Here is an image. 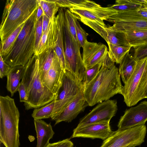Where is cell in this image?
Here are the masks:
<instances>
[{
	"label": "cell",
	"instance_id": "obj_44",
	"mask_svg": "<svg viewBox=\"0 0 147 147\" xmlns=\"http://www.w3.org/2000/svg\"><path fill=\"white\" fill-rule=\"evenodd\" d=\"M147 98V80L144 94L142 96V99Z\"/></svg>",
	"mask_w": 147,
	"mask_h": 147
},
{
	"label": "cell",
	"instance_id": "obj_35",
	"mask_svg": "<svg viewBox=\"0 0 147 147\" xmlns=\"http://www.w3.org/2000/svg\"><path fill=\"white\" fill-rule=\"evenodd\" d=\"M74 16L77 40L81 47L83 48L87 41V37L88 34L81 26L77 20V16L74 14Z\"/></svg>",
	"mask_w": 147,
	"mask_h": 147
},
{
	"label": "cell",
	"instance_id": "obj_24",
	"mask_svg": "<svg viewBox=\"0 0 147 147\" xmlns=\"http://www.w3.org/2000/svg\"><path fill=\"white\" fill-rule=\"evenodd\" d=\"M141 18H147V12L142 7L117 12V13L109 17L106 21L114 23L119 21L133 20Z\"/></svg>",
	"mask_w": 147,
	"mask_h": 147
},
{
	"label": "cell",
	"instance_id": "obj_40",
	"mask_svg": "<svg viewBox=\"0 0 147 147\" xmlns=\"http://www.w3.org/2000/svg\"><path fill=\"white\" fill-rule=\"evenodd\" d=\"M74 144L69 139L67 138L53 143H49L46 147H73Z\"/></svg>",
	"mask_w": 147,
	"mask_h": 147
},
{
	"label": "cell",
	"instance_id": "obj_32",
	"mask_svg": "<svg viewBox=\"0 0 147 147\" xmlns=\"http://www.w3.org/2000/svg\"><path fill=\"white\" fill-rule=\"evenodd\" d=\"M83 24L90 27L102 37L107 42V32L105 27L99 23L93 21H92L82 18H78Z\"/></svg>",
	"mask_w": 147,
	"mask_h": 147
},
{
	"label": "cell",
	"instance_id": "obj_20",
	"mask_svg": "<svg viewBox=\"0 0 147 147\" xmlns=\"http://www.w3.org/2000/svg\"><path fill=\"white\" fill-rule=\"evenodd\" d=\"M117 33L123 39L126 46L135 48L147 44V30H132L123 33Z\"/></svg>",
	"mask_w": 147,
	"mask_h": 147
},
{
	"label": "cell",
	"instance_id": "obj_2",
	"mask_svg": "<svg viewBox=\"0 0 147 147\" xmlns=\"http://www.w3.org/2000/svg\"><path fill=\"white\" fill-rule=\"evenodd\" d=\"M21 82L26 89L28 100L24 103L25 109L39 108L53 100L56 95L44 84L41 79L38 60L33 56L26 65Z\"/></svg>",
	"mask_w": 147,
	"mask_h": 147
},
{
	"label": "cell",
	"instance_id": "obj_30",
	"mask_svg": "<svg viewBox=\"0 0 147 147\" xmlns=\"http://www.w3.org/2000/svg\"><path fill=\"white\" fill-rule=\"evenodd\" d=\"M55 99L48 104L40 108L34 109L32 114L34 119H41L51 118L55 105Z\"/></svg>",
	"mask_w": 147,
	"mask_h": 147
},
{
	"label": "cell",
	"instance_id": "obj_6",
	"mask_svg": "<svg viewBox=\"0 0 147 147\" xmlns=\"http://www.w3.org/2000/svg\"><path fill=\"white\" fill-rule=\"evenodd\" d=\"M63 28L66 70L70 72L83 84L86 68L80 53L81 47L78 41L71 36L64 16Z\"/></svg>",
	"mask_w": 147,
	"mask_h": 147
},
{
	"label": "cell",
	"instance_id": "obj_38",
	"mask_svg": "<svg viewBox=\"0 0 147 147\" xmlns=\"http://www.w3.org/2000/svg\"><path fill=\"white\" fill-rule=\"evenodd\" d=\"M134 49L133 56L137 60L147 56V44Z\"/></svg>",
	"mask_w": 147,
	"mask_h": 147
},
{
	"label": "cell",
	"instance_id": "obj_26",
	"mask_svg": "<svg viewBox=\"0 0 147 147\" xmlns=\"http://www.w3.org/2000/svg\"><path fill=\"white\" fill-rule=\"evenodd\" d=\"M59 7L72 8L92 9L100 6L95 2L87 0H52Z\"/></svg>",
	"mask_w": 147,
	"mask_h": 147
},
{
	"label": "cell",
	"instance_id": "obj_1",
	"mask_svg": "<svg viewBox=\"0 0 147 147\" xmlns=\"http://www.w3.org/2000/svg\"><path fill=\"white\" fill-rule=\"evenodd\" d=\"M122 87L118 69L108 52L98 73L84 87V96L89 106H92L120 94Z\"/></svg>",
	"mask_w": 147,
	"mask_h": 147
},
{
	"label": "cell",
	"instance_id": "obj_22",
	"mask_svg": "<svg viewBox=\"0 0 147 147\" xmlns=\"http://www.w3.org/2000/svg\"><path fill=\"white\" fill-rule=\"evenodd\" d=\"M54 46L46 49L41 54L36 56L38 60L39 69L42 81L52 63L54 57Z\"/></svg>",
	"mask_w": 147,
	"mask_h": 147
},
{
	"label": "cell",
	"instance_id": "obj_43",
	"mask_svg": "<svg viewBox=\"0 0 147 147\" xmlns=\"http://www.w3.org/2000/svg\"><path fill=\"white\" fill-rule=\"evenodd\" d=\"M38 5L37 9L36 14V20L37 21L42 16L44 13L39 3V0H38Z\"/></svg>",
	"mask_w": 147,
	"mask_h": 147
},
{
	"label": "cell",
	"instance_id": "obj_41",
	"mask_svg": "<svg viewBox=\"0 0 147 147\" xmlns=\"http://www.w3.org/2000/svg\"><path fill=\"white\" fill-rule=\"evenodd\" d=\"M18 91L20 95V101L26 102L28 100V97L26 89L24 85L22 82H20Z\"/></svg>",
	"mask_w": 147,
	"mask_h": 147
},
{
	"label": "cell",
	"instance_id": "obj_19",
	"mask_svg": "<svg viewBox=\"0 0 147 147\" xmlns=\"http://www.w3.org/2000/svg\"><path fill=\"white\" fill-rule=\"evenodd\" d=\"M34 123L37 138L36 147H46L55 134L51 123H47L41 119H36Z\"/></svg>",
	"mask_w": 147,
	"mask_h": 147
},
{
	"label": "cell",
	"instance_id": "obj_21",
	"mask_svg": "<svg viewBox=\"0 0 147 147\" xmlns=\"http://www.w3.org/2000/svg\"><path fill=\"white\" fill-rule=\"evenodd\" d=\"M26 68L25 66H17L12 68L7 75L6 88L13 96L18 91L22 79Z\"/></svg>",
	"mask_w": 147,
	"mask_h": 147
},
{
	"label": "cell",
	"instance_id": "obj_28",
	"mask_svg": "<svg viewBox=\"0 0 147 147\" xmlns=\"http://www.w3.org/2000/svg\"><path fill=\"white\" fill-rule=\"evenodd\" d=\"M143 6L142 0H117L110 6L117 12L139 8Z\"/></svg>",
	"mask_w": 147,
	"mask_h": 147
},
{
	"label": "cell",
	"instance_id": "obj_9",
	"mask_svg": "<svg viewBox=\"0 0 147 147\" xmlns=\"http://www.w3.org/2000/svg\"><path fill=\"white\" fill-rule=\"evenodd\" d=\"M147 65V56L137 60L135 69L124 85L123 86L120 94L123 96L124 102L129 107L133 106L135 97L143 91L146 80L143 75Z\"/></svg>",
	"mask_w": 147,
	"mask_h": 147
},
{
	"label": "cell",
	"instance_id": "obj_7",
	"mask_svg": "<svg viewBox=\"0 0 147 147\" xmlns=\"http://www.w3.org/2000/svg\"><path fill=\"white\" fill-rule=\"evenodd\" d=\"M83 84L70 72L66 70L62 85L55 98L52 120L74 100L84 89Z\"/></svg>",
	"mask_w": 147,
	"mask_h": 147
},
{
	"label": "cell",
	"instance_id": "obj_16",
	"mask_svg": "<svg viewBox=\"0 0 147 147\" xmlns=\"http://www.w3.org/2000/svg\"><path fill=\"white\" fill-rule=\"evenodd\" d=\"M57 34L54 46L56 53L59 59L62 67L66 70L65 57L63 35V22L64 11L63 8L60 7L58 13L56 16Z\"/></svg>",
	"mask_w": 147,
	"mask_h": 147
},
{
	"label": "cell",
	"instance_id": "obj_45",
	"mask_svg": "<svg viewBox=\"0 0 147 147\" xmlns=\"http://www.w3.org/2000/svg\"><path fill=\"white\" fill-rule=\"evenodd\" d=\"M143 6H147V0H144Z\"/></svg>",
	"mask_w": 147,
	"mask_h": 147
},
{
	"label": "cell",
	"instance_id": "obj_8",
	"mask_svg": "<svg viewBox=\"0 0 147 147\" xmlns=\"http://www.w3.org/2000/svg\"><path fill=\"white\" fill-rule=\"evenodd\" d=\"M147 131L145 125L112 131L100 147H135L144 141Z\"/></svg>",
	"mask_w": 147,
	"mask_h": 147
},
{
	"label": "cell",
	"instance_id": "obj_31",
	"mask_svg": "<svg viewBox=\"0 0 147 147\" xmlns=\"http://www.w3.org/2000/svg\"><path fill=\"white\" fill-rule=\"evenodd\" d=\"M39 3L42 8L44 13L50 19L56 16L59 7L51 0H39Z\"/></svg>",
	"mask_w": 147,
	"mask_h": 147
},
{
	"label": "cell",
	"instance_id": "obj_33",
	"mask_svg": "<svg viewBox=\"0 0 147 147\" xmlns=\"http://www.w3.org/2000/svg\"><path fill=\"white\" fill-rule=\"evenodd\" d=\"M103 60L101 61L90 68L86 69L85 76L83 82L84 87L88 85L98 73Z\"/></svg>",
	"mask_w": 147,
	"mask_h": 147
},
{
	"label": "cell",
	"instance_id": "obj_18",
	"mask_svg": "<svg viewBox=\"0 0 147 147\" xmlns=\"http://www.w3.org/2000/svg\"><path fill=\"white\" fill-rule=\"evenodd\" d=\"M107 28L116 32L122 33L132 30H147V18L116 22L112 26Z\"/></svg>",
	"mask_w": 147,
	"mask_h": 147
},
{
	"label": "cell",
	"instance_id": "obj_4",
	"mask_svg": "<svg viewBox=\"0 0 147 147\" xmlns=\"http://www.w3.org/2000/svg\"><path fill=\"white\" fill-rule=\"evenodd\" d=\"M38 0H7L0 27L1 44L37 8Z\"/></svg>",
	"mask_w": 147,
	"mask_h": 147
},
{
	"label": "cell",
	"instance_id": "obj_13",
	"mask_svg": "<svg viewBox=\"0 0 147 147\" xmlns=\"http://www.w3.org/2000/svg\"><path fill=\"white\" fill-rule=\"evenodd\" d=\"M65 71L55 51L52 63L42 82L55 95L58 94L62 85Z\"/></svg>",
	"mask_w": 147,
	"mask_h": 147
},
{
	"label": "cell",
	"instance_id": "obj_36",
	"mask_svg": "<svg viewBox=\"0 0 147 147\" xmlns=\"http://www.w3.org/2000/svg\"><path fill=\"white\" fill-rule=\"evenodd\" d=\"M107 32V43L122 46H126L125 43L118 33L105 28Z\"/></svg>",
	"mask_w": 147,
	"mask_h": 147
},
{
	"label": "cell",
	"instance_id": "obj_25",
	"mask_svg": "<svg viewBox=\"0 0 147 147\" xmlns=\"http://www.w3.org/2000/svg\"><path fill=\"white\" fill-rule=\"evenodd\" d=\"M101 7L100 6L92 9L78 8H72L69 9L78 18L95 21L102 26L106 27L103 20L101 18Z\"/></svg>",
	"mask_w": 147,
	"mask_h": 147
},
{
	"label": "cell",
	"instance_id": "obj_29",
	"mask_svg": "<svg viewBox=\"0 0 147 147\" xmlns=\"http://www.w3.org/2000/svg\"><path fill=\"white\" fill-rule=\"evenodd\" d=\"M25 22L19 26L2 44H1L0 53L2 57L8 54L11 50L19 33L23 28Z\"/></svg>",
	"mask_w": 147,
	"mask_h": 147
},
{
	"label": "cell",
	"instance_id": "obj_34",
	"mask_svg": "<svg viewBox=\"0 0 147 147\" xmlns=\"http://www.w3.org/2000/svg\"><path fill=\"white\" fill-rule=\"evenodd\" d=\"M64 16L71 35L76 41L77 38L74 14L69 9L63 8Z\"/></svg>",
	"mask_w": 147,
	"mask_h": 147
},
{
	"label": "cell",
	"instance_id": "obj_12",
	"mask_svg": "<svg viewBox=\"0 0 147 147\" xmlns=\"http://www.w3.org/2000/svg\"><path fill=\"white\" fill-rule=\"evenodd\" d=\"M113 131L110 121L96 123L81 127H76L73 131L71 138L82 137L92 139H106Z\"/></svg>",
	"mask_w": 147,
	"mask_h": 147
},
{
	"label": "cell",
	"instance_id": "obj_5",
	"mask_svg": "<svg viewBox=\"0 0 147 147\" xmlns=\"http://www.w3.org/2000/svg\"><path fill=\"white\" fill-rule=\"evenodd\" d=\"M20 114L14 99L0 96V141L5 147H19Z\"/></svg>",
	"mask_w": 147,
	"mask_h": 147
},
{
	"label": "cell",
	"instance_id": "obj_15",
	"mask_svg": "<svg viewBox=\"0 0 147 147\" xmlns=\"http://www.w3.org/2000/svg\"><path fill=\"white\" fill-rule=\"evenodd\" d=\"M84 91L82 90L74 100L52 119L55 121V125L62 121L71 122L89 106L84 98Z\"/></svg>",
	"mask_w": 147,
	"mask_h": 147
},
{
	"label": "cell",
	"instance_id": "obj_11",
	"mask_svg": "<svg viewBox=\"0 0 147 147\" xmlns=\"http://www.w3.org/2000/svg\"><path fill=\"white\" fill-rule=\"evenodd\" d=\"M147 121V101L126 109L118 123V129L123 130L145 125Z\"/></svg>",
	"mask_w": 147,
	"mask_h": 147
},
{
	"label": "cell",
	"instance_id": "obj_37",
	"mask_svg": "<svg viewBox=\"0 0 147 147\" xmlns=\"http://www.w3.org/2000/svg\"><path fill=\"white\" fill-rule=\"evenodd\" d=\"M42 19L43 16H42L36 22L35 32V51L38 47L42 35Z\"/></svg>",
	"mask_w": 147,
	"mask_h": 147
},
{
	"label": "cell",
	"instance_id": "obj_3",
	"mask_svg": "<svg viewBox=\"0 0 147 147\" xmlns=\"http://www.w3.org/2000/svg\"><path fill=\"white\" fill-rule=\"evenodd\" d=\"M36 11L37 9L25 22L9 53L2 56L12 68L25 66L34 54Z\"/></svg>",
	"mask_w": 147,
	"mask_h": 147
},
{
	"label": "cell",
	"instance_id": "obj_23",
	"mask_svg": "<svg viewBox=\"0 0 147 147\" xmlns=\"http://www.w3.org/2000/svg\"><path fill=\"white\" fill-rule=\"evenodd\" d=\"M137 61L133 56L128 52L119 64V72L124 84L127 83L134 72Z\"/></svg>",
	"mask_w": 147,
	"mask_h": 147
},
{
	"label": "cell",
	"instance_id": "obj_14",
	"mask_svg": "<svg viewBox=\"0 0 147 147\" xmlns=\"http://www.w3.org/2000/svg\"><path fill=\"white\" fill-rule=\"evenodd\" d=\"M83 49L82 60L86 69L103 60L108 51L107 46L101 43L86 42Z\"/></svg>",
	"mask_w": 147,
	"mask_h": 147
},
{
	"label": "cell",
	"instance_id": "obj_27",
	"mask_svg": "<svg viewBox=\"0 0 147 147\" xmlns=\"http://www.w3.org/2000/svg\"><path fill=\"white\" fill-rule=\"evenodd\" d=\"M109 47L108 53L112 61L114 63L120 64L131 48L129 46H122L107 44Z\"/></svg>",
	"mask_w": 147,
	"mask_h": 147
},
{
	"label": "cell",
	"instance_id": "obj_42",
	"mask_svg": "<svg viewBox=\"0 0 147 147\" xmlns=\"http://www.w3.org/2000/svg\"><path fill=\"white\" fill-rule=\"evenodd\" d=\"M42 16V33L43 34L48 28L50 23V19L44 13Z\"/></svg>",
	"mask_w": 147,
	"mask_h": 147
},
{
	"label": "cell",
	"instance_id": "obj_39",
	"mask_svg": "<svg viewBox=\"0 0 147 147\" xmlns=\"http://www.w3.org/2000/svg\"><path fill=\"white\" fill-rule=\"evenodd\" d=\"M12 67L6 63L4 61L2 56L0 53V78H3L7 76Z\"/></svg>",
	"mask_w": 147,
	"mask_h": 147
},
{
	"label": "cell",
	"instance_id": "obj_46",
	"mask_svg": "<svg viewBox=\"0 0 147 147\" xmlns=\"http://www.w3.org/2000/svg\"></svg>",
	"mask_w": 147,
	"mask_h": 147
},
{
	"label": "cell",
	"instance_id": "obj_17",
	"mask_svg": "<svg viewBox=\"0 0 147 147\" xmlns=\"http://www.w3.org/2000/svg\"><path fill=\"white\" fill-rule=\"evenodd\" d=\"M55 18L56 16L52 19H50L48 28L42 34L38 47L34 54L35 55H38L46 49L55 45L57 34Z\"/></svg>",
	"mask_w": 147,
	"mask_h": 147
},
{
	"label": "cell",
	"instance_id": "obj_10",
	"mask_svg": "<svg viewBox=\"0 0 147 147\" xmlns=\"http://www.w3.org/2000/svg\"><path fill=\"white\" fill-rule=\"evenodd\" d=\"M117 110L115 100H105L100 103L80 121L77 126L81 127L92 123L110 121Z\"/></svg>",
	"mask_w": 147,
	"mask_h": 147
}]
</instances>
